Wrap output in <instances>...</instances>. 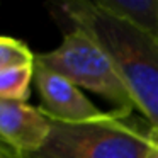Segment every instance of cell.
Segmentation results:
<instances>
[{
	"mask_svg": "<svg viewBox=\"0 0 158 158\" xmlns=\"http://www.w3.org/2000/svg\"><path fill=\"white\" fill-rule=\"evenodd\" d=\"M56 17L85 31L114 63L136 109L158 127V41L89 0L55 5Z\"/></svg>",
	"mask_w": 158,
	"mask_h": 158,
	"instance_id": "obj_1",
	"label": "cell"
},
{
	"mask_svg": "<svg viewBox=\"0 0 158 158\" xmlns=\"http://www.w3.org/2000/svg\"><path fill=\"white\" fill-rule=\"evenodd\" d=\"M150 127L116 110L87 123L51 119L44 146L24 158H148Z\"/></svg>",
	"mask_w": 158,
	"mask_h": 158,
	"instance_id": "obj_2",
	"label": "cell"
},
{
	"mask_svg": "<svg viewBox=\"0 0 158 158\" xmlns=\"http://www.w3.org/2000/svg\"><path fill=\"white\" fill-rule=\"evenodd\" d=\"M36 65H41L68 78L77 87L87 89L107 99L116 112L131 116L136 109L127 87L119 77L107 53L78 27H70L63 34L58 48L36 53Z\"/></svg>",
	"mask_w": 158,
	"mask_h": 158,
	"instance_id": "obj_3",
	"label": "cell"
},
{
	"mask_svg": "<svg viewBox=\"0 0 158 158\" xmlns=\"http://www.w3.org/2000/svg\"><path fill=\"white\" fill-rule=\"evenodd\" d=\"M34 85L41 95V109L49 119L61 123H87L104 117L100 110L68 78L36 65Z\"/></svg>",
	"mask_w": 158,
	"mask_h": 158,
	"instance_id": "obj_4",
	"label": "cell"
},
{
	"mask_svg": "<svg viewBox=\"0 0 158 158\" xmlns=\"http://www.w3.org/2000/svg\"><path fill=\"white\" fill-rule=\"evenodd\" d=\"M51 133V119L43 109L27 102L0 100L2 143L26 156L44 146Z\"/></svg>",
	"mask_w": 158,
	"mask_h": 158,
	"instance_id": "obj_5",
	"label": "cell"
},
{
	"mask_svg": "<svg viewBox=\"0 0 158 158\" xmlns=\"http://www.w3.org/2000/svg\"><path fill=\"white\" fill-rule=\"evenodd\" d=\"M94 4L158 41V0H94Z\"/></svg>",
	"mask_w": 158,
	"mask_h": 158,
	"instance_id": "obj_6",
	"label": "cell"
},
{
	"mask_svg": "<svg viewBox=\"0 0 158 158\" xmlns=\"http://www.w3.org/2000/svg\"><path fill=\"white\" fill-rule=\"evenodd\" d=\"M36 65L0 70V100L27 102L31 95V83L34 82Z\"/></svg>",
	"mask_w": 158,
	"mask_h": 158,
	"instance_id": "obj_7",
	"label": "cell"
},
{
	"mask_svg": "<svg viewBox=\"0 0 158 158\" xmlns=\"http://www.w3.org/2000/svg\"><path fill=\"white\" fill-rule=\"evenodd\" d=\"M36 65V53L21 39L2 36L0 38V70Z\"/></svg>",
	"mask_w": 158,
	"mask_h": 158,
	"instance_id": "obj_8",
	"label": "cell"
},
{
	"mask_svg": "<svg viewBox=\"0 0 158 158\" xmlns=\"http://www.w3.org/2000/svg\"><path fill=\"white\" fill-rule=\"evenodd\" d=\"M150 150H148V158H158V127H150Z\"/></svg>",
	"mask_w": 158,
	"mask_h": 158,
	"instance_id": "obj_9",
	"label": "cell"
},
{
	"mask_svg": "<svg viewBox=\"0 0 158 158\" xmlns=\"http://www.w3.org/2000/svg\"><path fill=\"white\" fill-rule=\"evenodd\" d=\"M0 158H24L22 155H19L15 150H12L7 144H0Z\"/></svg>",
	"mask_w": 158,
	"mask_h": 158,
	"instance_id": "obj_10",
	"label": "cell"
}]
</instances>
